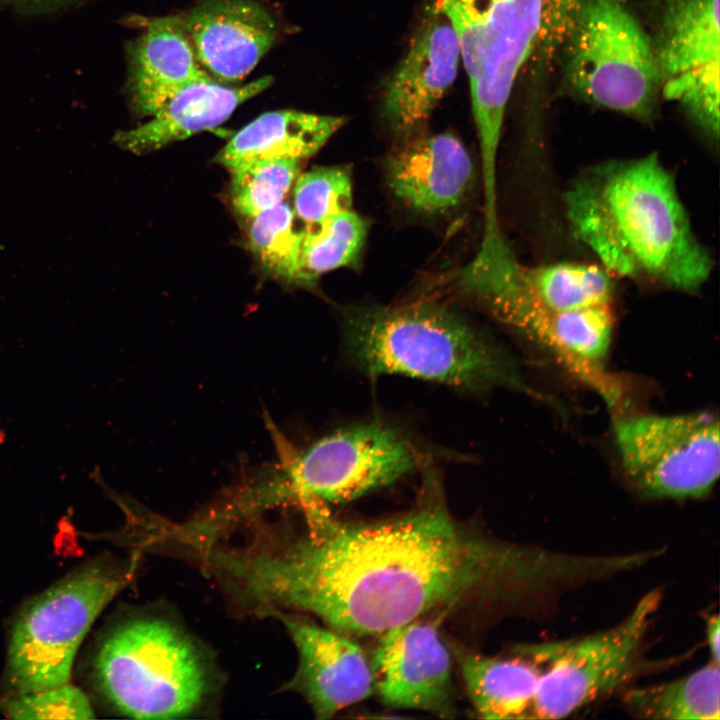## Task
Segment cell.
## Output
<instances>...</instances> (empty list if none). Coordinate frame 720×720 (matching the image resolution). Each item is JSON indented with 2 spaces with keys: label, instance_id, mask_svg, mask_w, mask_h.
Instances as JSON below:
<instances>
[{
  "label": "cell",
  "instance_id": "obj_28",
  "mask_svg": "<svg viewBox=\"0 0 720 720\" xmlns=\"http://www.w3.org/2000/svg\"><path fill=\"white\" fill-rule=\"evenodd\" d=\"M14 719H92L87 696L69 683L35 692L17 694L4 705Z\"/></svg>",
  "mask_w": 720,
  "mask_h": 720
},
{
  "label": "cell",
  "instance_id": "obj_16",
  "mask_svg": "<svg viewBox=\"0 0 720 720\" xmlns=\"http://www.w3.org/2000/svg\"><path fill=\"white\" fill-rule=\"evenodd\" d=\"M386 163L393 194L407 206L429 214L459 206L470 191L474 167L463 143L445 132L416 135Z\"/></svg>",
  "mask_w": 720,
  "mask_h": 720
},
{
  "label": "cell",
  "instance_id": "obj_29",
  "mask_svg": "<svg viewBox=\"0 0 720 720\" xmlns=\"http://www.w3.org/2000/svg\"><path fill=\"white\" fill-rule=\"evenodd\" d=\"M706 639L710 650L711 661L719 664L720 661V622L719 616L711 615L706 621Z\"/></svg>",
  "mask_w": 720,
  "mask_h": 720
},
{
  "label": "cell",
  "instance_id": "obj_1",
  "mask_svg": "<svg viewBox=\"0 0 720 720\" xmlns=\"http://www.w3.org/2000/svg\"><path fill=\"white\" fill-rule=\"evenodd\" d=\"M312 517L307 536L279 549L218 551L214 566L263 613L308 612L349 636H380L471 597L536 615L570 573L565 552L483 535L434 501L376 523Z\"/></svg>",
  "mask_w": 720,
  "mask_h": 720
},
{
  "label": "cell",
  "instance_id": "obj_24",
  "mask_svg": "<svg viewBox=\"0 0 720 720\" xmlns=\"http://www.w3.org/2000/svg\"><path fill=\"white\" fill-rule=\"evenodd\" d=\"M614 316L611 304L595 305L551 315L542 341L581 369L599 367L612 341Z\"/></svg>",
  "mask_w": 720,
  "mask_h": 720
},
{
  "label": "cell",
  "instance_id": "obj_25",
  "mask_svg": "<svg viewBox=\"0 0 720 720\" xmlns=\"http://www.w3.org/2000/svg\"><path fill=\"white\" fill-rule=\"evenodd\" d=\"M249 248L273 277L302 284L300 252L303 229L296 225L293 207L285 200L251 218Z\"/></svg>",
  "mask_w": 720,
  "mask_h": 720
},
{
  "label": "cell",
  "instance_id": "obj_7",
  "mask_svg": "<svg viewBox=\"0 0 720 720\" xmlns=\"http://www.w3.org/2000/svg\"><path fill=\"white\" fill-rule=\"evenodd\" d=\"M123 585L120 573L93 563L29 601L8 644L7 678L14 691L25 694L68 683L81 642Z\"/></svg>",
  "mask_w": 720,
  "mask_h": 720
},
{
  "label": "cell",
  "instance_id": "obj_31",
  "mask_svg": "<svg viewBox=\"0 0 720 720\" xmlns=\"http://www.w3.org/2000/svg\"><path fill=\"white\" fill-rule=\"evenodd\" d=\"M1 1V0H0Z\"/></svg>",
  "mask_w": 720,
  "mask_h": 720
},
{
  "label": "cell",
  "instance_id": "obj_27",
  "mask_svg": "<svg viewBox=\"0 0 720 720\" xmlns=\"http://www.w3.org/2000/svg\"><path fill=\"white\" fill-rule=\"evenodd\" d=\"M294 186V213L305 225H316L351 209L352 181L344 167H315L299 174Z\"/></svg>",
  "mask_w": 720,
  "mask_h": 720
},
{
  "label": "cell",
  "instance_id": "obj_17",
  "mask_svg": "<svg viewBox=\"0 0 720 720\" xmlns=\"http://www.w3.org/2000/svg\"><path fill=\"white\" fill-rule=\"evenodd\" d=\"M127 47V92L134 112L148 118L172 94L212 78L200 65L181 16L141 18Z\"/></svg>",
  "mask_w": 720,
  "mask_h": 720
},
{
  "label": "cell",
  "instance_id": "obj_14",
  "mask_svg": "<svg viewBox=\"0 0 720 720\" xmlns=\"http://www.w3.org/2000/svg\"><path fill=\"white\" fill-rule=\"evenodd\" d=\"M268 615L279 616L297 648L299 665L290 687L317 718H332L375 692L371 660L349 635L282 610Z\"/></svg>",
  "mask_w": 720,
  "mask_h": 720
},
{
  "label": "cell",
  "instance_id": "obj_8",
  "mask_svg": "<svg viewBox=\"0 0 720 720\" xmlns=\"http://www.w3.org/2000/svg\"><path fill=\"white\" fill-rule=\"evenodd\" d=\"M661 596L656 589L646 593L622 621L605 630L517 648L540 670L530 719L567 717L623 685L636 671Z\"/></svg>",
  "mask_w": 720,
  "mask_h": 720
},
{
  "label": "cell",
  "instance_id": "obj_22",
  "mask_svg": "<svg viewBox=\"0 0 720 720\" xmlns=\"http://www.w3.org/2000/svg\"><path fill=\"white\" fill-rule=\"evenodd\" d=\"M515 271L528 296L550 312L611 304L614 297L613 279L602 266L560 262L527 267L518 260Z\"/></svg>",
  "mask_w": 720,
  "mask_h": 720
},
{
  "label": "cell",
  "instance_id": "obj_9",
  "mask_svg": "<svg viewBox=\"0 0 720 720\" xmlns=\"http://www.w3.org/2000/svg\"><path fill=\"white\" fill-rule=\"evenodd\" d=\"M614 439L626 477L647 498H701L718 480L719 422L711 413L623 418Z\"/></svg>",
  "mask_w": 720,
  "mask_h": 720
},
{
  "label": "cell",
  "instance_id": "obj_12",
  "mask_svg": "<svg viewBox=\"0 0 720 720\" xmlns=\"http://www.w3.org/2000/svg\"><path fill=\"white\" fill-rule=\"evenodd\" d=\"M446 609L380 635L371 665L375 691L392 707L456 714L452 661L440 633Z\"/></svg>",
  "mask_w": 720,
  "mask_h": 720
},
{
  "label": "cell",
  "instance_id": "obj_13",
  "mask_svg": "<svg viewBox=\"0 0 720 720\" xmlns=\"http://www.w3.org/2000/svg\"><path fill=\"white\" fill-rule=\"evenodd\" d=\"M460 62L453 27L427 8L408 50L383 88V117L396 136L407 140L418 135L454 83Z\"/></svg>",
  "mask_w": 720,
  "mask_h": 720
},
{
  "label": "cell",
  "instance_id": "obj_2",
  "mask_svg": "<svg viewBox=\"0 0 720 720\" xmlns=\"http://www.w3.org/2000/svg\"><path fill=\"white\" fill-rule=\"evenodd\" d=\"M564 203L572 233L608 272L687 293L709 279L713 260L656 153L585 169Z\"/></svg>",
  "mask_w": 720,
  "mask_h": 720
},
{
  "label": "cell",
  "instance_id": "obj_11",
  "mask_svg": "<svg viewBox=\"0 0 720 720\" xmlns=\"http://www.w3.org/2000/svg\"><path fill=\"white\" fill-rule=\"evenodd\" d=\"M720 0H658L650 34L660 95L719 137Z\"/></svg>",
  "mask_w": 720,
  "mask_h": 720
},
{
  "label": "cell",
  "instance_id": "obj_30",
  "mask_svg": "<svg viewBox=\"0 0 720 720\" xmlns=\"http://www.w3.org/2000/svg\"><path fill=\"white\" fill-rule=\"evenodd\" d=\"M19 8L31 12H43L57 9L71 3L74 0H10Z\"/></svg>",
  "mask_w": 720,
  "mask_h": 720
},
{
  "label": "cell",
  "instance_id": "obj_6",
  "mask_svg": "<svg viewBox=\"0 0 720 720\" xmlns=\"http://www.w3.org/2000/svg\"><path fill=\"white\" fill-rule=\"evenodd\" d=\"M459 41L479 148L500 146L508 101L540 31L543 0H428Z\"/></svg>",
  "mask_w": 720,
  "mask_h": 720
},
{
  "label": "cell",
  "instance_id": "obj_4",
  "mask_svg": "<svg viewBox=\"0 0 720 720\" xmlns=\"http://www.w3.org/2000/svg\"><path fill=\"white\" fill-rule=\"evenodd\" d=\"M577 98L630 118H652L660 81L650 34L624 0H579L561 49Z\"/></svg>",
  "mask_w": 720,
  "mask_h": 720
},
{
  "label": "cell",
  "instance_id": "obj_23",
  "mask_svg": "<svg viewBox=\"0 0 720 720\" xmlns=\"http://www.w3.org/2000/svg\"><path fill=\"white\" fill-rule=\"evenodd\" d=\"M367 232V221L352 209L306 225L300 252L303 285H311L329 271L356 264Z\"/></svg>",
  "mask_w": 720,
  "mask_h": 720
},
{
  "label": "cell",
  "instance_id": "obj_20",
  "mask_svg": "<svg viewBox=\"0 0 720 720\" xmlns=\"http://www.w3.org/2000/svg\"><path fill=\"white\" fill-rule=\"evenodd\" d=\"M459 665L478 715L486 719H530L540 670L529 659L461 652Z\"/></svg>",
  "mask_w": 720,
  "mask_h": 720
},
{
  "label": "cell",
  "instance_id": "obj_15",
  "mask_svg": "<svg viewBox=\"0 0 720 720\" xmlns=\"http://www.w3.org/2000/svg\"><path fill=\"white\" fill-rule=\"evenodd\" d=\"M181 17L198 62L218 82L245 78L279 35L257 0H201Z\"/></svg>",
  "mask_w": 720,
  "mask_h": 720
},
{
  "label": "cell",
  "instance_id": "obj_21",
  "mask_svg": "<svg viewBox=\"0 0 720 720\" xmlns=\"http://www.w3.org/2000/svg\"><path fill=\"white\" fill-rule=\"evenodd\" d=\"M719 697V664L710 660L679 679L626 691L623 704L637 718L719 720Z\"/></svg>",
  "mask_w": 720,
  "mask_h": 720
},
{
  "label": "cell",
  "instance_id": "obj_18",
  "mask_svg": "<svg viewBox=\"0 0 720 720\" xmlns=\"http://www.w3.org/2000/svg\"><path fill=\"white\" fill-rule=\"evenodd\" d=\"M272 83L271 76H262L236 87L213 78L193 82L172 94L145 123L117 132L113 142L138 155L154 152L222 124L239 105Z\"/></svg>",
  "mask_w": 720,
  "mask_h": 720
},
{
  "label": "cell",
  "instance_id": "obj_10",
  "mask_svg": "<svg viewBox=\"0 0 720 720\" xmlns=\"http://www.w3.org/2000/svg\"><path fill=\"white\" fill-rule=\"evenodd\" d=\"M419 455L398 429L378 420L345 427L286 457L280 496L345 503L412 472Z\"/></svg>",
  "mask_w": 720,
  "mask_h": 720
},
{
  "label": "cell",
  "instance_id": "obj_3",
  "mask_svg": "<svg viewBox=\"0 0 720 720\" xmlns=\"http://www.w3.org/2000/svg\"><path fill=\"white\" fill-rule=\"evenodd\" d=\"M342 328L347 355L368 376L400 375L469 392L526 388L500 345L440 304L352 307Z\"/></svg>",
  "mask_w": 720,
  "mask_h": 720
},
{
  "label": "cell",
  "instance_id": "obj_5",
  "mask_svg": "<svg viewBox=\"0 0 720 720\" xmlns=\"http://www.w3.org/2000/svg\"><path fill=\"white\" fill-rule=\"evenodd\" d=\"M98 685L127 716L177 718L194 710L206 693L203 663L173 625L137 619L117 627L95 659Z\"/></svg>",
  "mask_w": 720,
  "mask_h": 720
},
{
  "label": "cell",
  "instance_id": "obj_19",
  "mask_svg": "<svg viewBox=\"0 0 720 720\" xmlns=\"http://www.w3.org/2000/svg\"><path fill=\"white\" fill-rule=\"evenodd\" d=\"M345 121L343 116L269 111L239 130L219 151L216 162L231 171L262 160L302 161L316 153Z\"/></svg>",
  "mask_w": 720,
  "mask_h": 720
},
{
  "label": "cell",
  "instance_id": "obj_26",
  "mask_svg": "<svg viewBox=\"0 0 720 720\" xmlns=\"http://www.w3.org/2000/svg\"><path fill=\"white\" fill-rule=\"evenodd\" d=\"M301 162L273 159L247 163L231 173L230 198L234 209L251 218L282 201L300 174Z\"/></svg>",
  "mask_w": 720,
  "mask_h": 720
}]
</instances>
